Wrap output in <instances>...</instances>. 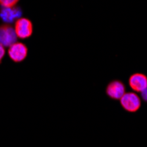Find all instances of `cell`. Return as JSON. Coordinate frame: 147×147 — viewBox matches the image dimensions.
<instances>
[{
    "mask_svg": "<svg viewBox=\"0 0 147 147\" xmlns=\"http://www.w3.org/2000/svg\"><path fill=\"white\" fill-rule=\"evenodd\" d=\"M20 0H0V6L5 8L14 7Z\"/></svg>",
    "mask_w": 147,
    "mask_h": 147,
    "instance_id": "8",
    "label": "cell"
},
{
    "mask_svg": "<svg viewBox=\"0 0 147 147\" xmlns=\"http://www.w3.org/2000/svg\"><path fill=\"white\" fill-rule=\"evenodd\" d=\"M28 54V49L24 43L15 42L8 49V56L14 63L23 62Z\"/></svg>",
    "mask_w": 147,
    "mask_h": 147,
    "instance_id": "4",
    "label": "cell"
},
{
    "mask_svg": "<svg viewBox=\"0 0 147 147\" xmlns=\"http://www.w3.org/2000/svg\"><path fill=\"white\" fill-rule=\"evenodd\" d=\"M106 93L113 100H120L125 93V86L121 80H112L106 87Z\"/></svg>",
    "mask_w": 147,
    "mask_h": 147,
    "instance_id": "5",
    "label": "cell"
},
{
    "mask_svg": "<svg viewBox=\"0 0 147 147\" xmlns=\"http://www.w3.org/2000/svg\"><path fill=\"white\" fill-rule=\"evenodd\" d=\"M21 15L22 11L20 8L16 6L10 8L2 7L0 9V18L5 24H11L13 21H16L18 19L21 18Z\"/></svg>",
    "mask_w": 147,
    "mask_h": 147,
    "instance_id": "7",
    "label": "cell"
},
{
    "mask_svg": "<svg viewBox=\"0 0 147 147\" xmlns=\"http://www.w3.org/2000/svg\"><path fill=\"white\" fill-rule=\"evenodd\" d=\"M129 85L133 91L141 92L147 87V77L139 72L132 74L129 78Z\"/></svg>",
    "mask_w": 147,
    "mask_h": 147,
    "instance_id": "6",
    "label": "cell"
},
{
    "mask_svg": "<svg viewBox=\"0 0 147 147\" xmlns=\"http://www.w3.org/2000/svg\"><path fill=\"white\" fill-rule=\"evenodd\" d=\"M5 55V49L2 44H0V63L2 62Z\"/></svg>",
    "mask_w": 147,
    "mask_h": 147,
    "instance_id": "9",
    "label": "cell"
},
{
    "mask_svg": "<svg viewBox=\"0 0 147 147\" xmlns=\"http://www.w3.org/2000/svg\"><path fill=\"white\" fill-rule=\"evenodd\" d=\"M14 30L20 39H28L33 34V23L28 18H20L14 23Z\"/></svg>",
    "mask_w": 147,
    "mask_h": 147,
    "instance_id": "1",
    "label": "cell"
},
{
    "mask_svg": "<svg viewBox=\"0 0 147 147\" xmlns=\"http://www.w3.org/2000/svg\"><path fill=\"white\" fill-rule=\"evenodd\" d=\"M141 96H142L143 100L147 102V87L144 91L141 92Z\"/></svg>",
    "mask_w": 147,
    "mask_h": 147,
    "instance_id": "10",
    "label": "cell"
},
{
    "mask_svg": "<svg viewBox=\"0 0 147 147\" xmlns=\"http://www.w3.org/2000/svg\"><path fill=\"white\" fill-rule=\"evenodd\" d=\"M123 108L128 111L134 113L137 112L141 107V100L135 92H125L123 97L120 99Z\"/></svg>",
    "mask_w": 147,
    "mask_h": 147,
    "instance_id": "2",
    "label": "cell"
},
{
    "mask_svg": "<svg viewBox=\"0 0 147 147\" xmlns=\"http://www.w3.org/2000/svg\"><path fill=\"white\" fill-rule=\"evenodd\" d=\"M17 40L18 37L14 28H12L10 24L0 26V44H2L5 48H9L13 43L17 42Z\"/></svg>",
    "mask_w": 147,
    "mask_h": 147,
    "instance_id": "3",
    "label": "cell"
}]
</instances>
